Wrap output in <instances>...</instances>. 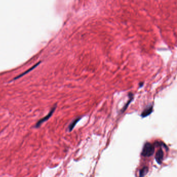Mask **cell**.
Here are the masks:
<instances>
[{
  "instance_id": "1",
  "label": "cell",
  "mask_w": 177,
  "mask_h": 177,
  "mask_svg": "<svg viewBox=\"0 0 177 177\" xmlns=\"http://www.w3.org/2000/svg\"><path fill=\"white\" fill-rule=\"evenodd\" d=\"M154 146L150 142H146L143 147L141 152V155L143 157H149L154 154Z\"/></svg>"
},
{
  "instance_id": "2",
  "label": "cell",
  "mask_w": 177,
  "mask_h": 177,
  "mask_svg": "<svg viewBox=\"0 0 177 177\" xmlns=\"http://www.w3.org/2000/svg\"><path fill=\"white\" fill-rule=\"evenodd\" d=\"M56 107H57V105H55L53 108L51 110V111H50V112L48 113V114L47 115H46L45 117H44L43 118H41V119H40L35 124V127L36 128H39L44 122L46 121V120H47L49 118H50L52 115L53 114V113H54L56 109Z\"/></svg>"
},
{
  "instance_id": "3",
  "label": "cell",
  "mask_w": 177,
  "mask_h": 177,
  "mask_svg": "<svg viewBox=\"0 0 177 177\" xmlns=\"http://www.w3.org/2000/svg\"><path fill=\"white\" fill-rule=\"evenodd\" d=\"M164 152L162 150V149H159L157 152H156V154H155V158L156 160V162H157V163L159 165H161L163 161V158H164Z\"/></svg>"
},
{
  "instance_id": "4",
  "label": "cell",
  "mask_w": 177,
  "mask_h": 177,
  "mask_svg": "<svg viewBox=\"0 0 177 177\" xmlns=\"http://www.w3.org/2000/svg\"><path fill=\"white\" fill-rule=\"evenodd\" d=\"M153 105L148 106L141 113V117L146 118L148 116L150 115L153 112Z\"/></svg>"
},
{
  "instance_id": "5",
  "label": "cell",
  "mask_w": 177,
  "mask_h": 177,
  "mask_svg": "<svg viewBox=\"0 0 177 177\" xmlns=\"http://www.w3.org/2000/svg\"><path fill=\"white\" fill-rule=\"evenodd\" d=\"M128 97H129V100L127 102L126 104L124 106V107L121 109V113H124L126 110V109H127L128 107L129 106V105H130V103L131 102V101H132V100L133 99V95L132 93H129L128 94Z\"/></svg>"
},
{
  "instance_id": "6",
  "label": "cell",
  "mask_w": 177,
  "mask_h": 177,
  "mask_svg": "<svg viewBox=\"0 0 177 177\" xmlns=\"http://www.w3.org/2000/svg\"><path fill=\"white\" fill-rule=\"evenodd\" d=\"M82 118V117H78L77 118L74 119L71 123L68 126V129H69V131L70 132L75 127V126H76V125L77 124V123L81 120V119Z\"/></svg>"
},
{
  "instance_id": "7",
  "label": "cell",
  "mask_w": 177,
  "mask_h": 177,
  "mask_svg": "<svg viewBox=\"0 0 177 177\" xmlns=\"http://www.w3.org/2000/svg\"><path fill=\"white\" fill-rule=\"evenodd\" d=\"M41 63V62H38V63H37L36 64H35L34 66H33L32 67H31L30 69H28V70H27L26 71H25V72H24L23 73H21V74H20V75H19L18 76H16V77H15L14 78V80H17V79H18V78H20V77H21L22 76H23V75H26V74H27V73H28L29 72H30V71H31L32 70H33L34 68H35L38 65H39V64H40V63Z\"/></svg>"
},
{
  "instance_id": "8",
  "label": "cell",
  "mask_w": 177,
  "mask_h": 177,
  "mask_svg": "<svg viewBox=\"0 0 177 177\" xmlns=\"http://www.w3.org/2000/svg\"><path fill=\"white\" fill-rule=\"evenodd\" d=\"M149 172V167L148 166H144L142 169L139 171V176L140 177H144L147 175Z\"/></svg>"
},
{
  "instance_id": "9",
  "label": "cell",
  "mask_w": 177,
  "mask_h": 177,
  "mask_svg": "<svg viewBox=\"0 0 177 177\" xmlns=\"http://www.w3.org/2000/svg\"><path fill=\"white\" fill-rule=\"evenodd\" d=\"M143 84H144V83H143V82H142V83H139V86H140V87H142L143 86Z\"/></svg>"
}]
</instances>
